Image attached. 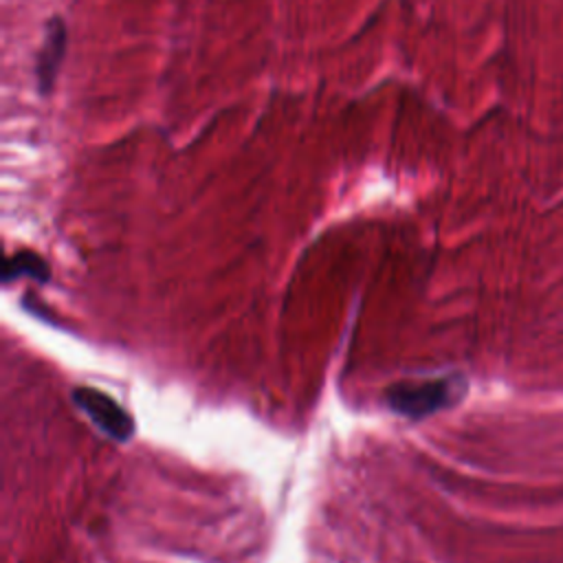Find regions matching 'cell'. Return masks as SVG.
<instances>
[{"instance_id": "obj_1", "label": "cell", "mask_w": 563, "mask_h": 563, "mask_svg": "<svg viewBox=\"0 0 563 563\" xmlns=\"http://www.w3.org/2000/svg\"><path fill=\"white\" fill-rule=\"evenodd\" d=\"M460 378H433L422 383H398L387 389V405L407 418H424L453 405L462 389Z\"/></svg>"}, {"instance_id": "obj_2", "label": "cell", "mask_w": 563, "mask_h": 563, "mask_svg": "<svg viewBox=\"0 0 563 563\" xmlns=\"http://www.w3.org/2000/svg\"><path fill=\"white\" fill-rule=\"evenodd\" d=\"M73 400L108 438L128 442L134 435L132 416L108 394L95 387H77L73 391Z\"/></svg>"}, {"instance_id": "obj_3", "label": "cell", "mask_w": 563, "mask_h": 563, "mask_svg": "<svg viewBox=\"0 0 563 563\" xmlns=\"http://www.w3.org/2000/svg\"><path fill=\"white\" fill-rule=\"evenodd\" d=\"M66 44H68V35H66V24L59 15H53L46 22V33H44V42L40 46L37 59H35V79H37V90L40 95H51L55 84H57V75L66 55Z\"/></svg>"}, {"instance_id": "obj_4", "label": "cell", "mask_w": 563, "mask_h": 563, "mask_svg": "<svg viewBox=\"0 0 563 563\" xmlns=\"http://www.w3.org/2000/svg\"><path fill=\"white\" fill-rule=\"evenodd\" d=\"M24 275L33 277V279H40V282H46L48 279V266L40 255L29 253V251H22V253H15V255L7 257L4 268H2V279L11 282V279L24 277Z\"/></svg>"}]
</instances>
